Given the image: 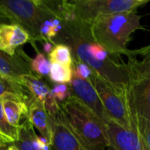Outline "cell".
Masks as SVG:
<instances>
[{
    "instance_id": "6da1fadb",
    "label": "cell",
    "mask_w": 150,
    "mask_h": 150,
    "mask_svg": "<svg viewBox=\"0 0 150 150\" xmlns=\"http://www.w3.org/2000/svg\"><path fill=\"white\" fill-rule=\"evenodd\" d=\"M63 27L54 42L69 46L73 60L87 64L103 78L116 84L128 85L126 63L116 62L112 56L92 38L91 25L76 19L62 20Z\"/></svg>"
},
{
    "instance_id": "7a4b0ae2",
    "label": "cell",
    "mask_w": 150,
    "mask_h": 150,
    "mask_svg": "<svg viewBox=\"0 0 150 150\" xmlns=\"http://www.w3.org/2000/svg\"><path fill=\"white\" fill-rule=\"evenodd\" d=\"M141 18L136 12L100 16L91 24L92 38L111 55H126L129 50L127 45L130 35L136 30L143 29Z\"/></svg>"
},
{
    "instance_id": "3957f363",
    "label": "cell",
    "mask_w": 150,
    "mask_h": 150,
    "mask_svg": "<svg viewBox=\"0 0 150 150\" xmlns=\"http://www.w3.org/2000/svg\"><path fill=\"white\" fill-rule=\"evenodd\" d=\"M59 105L72 129L88 149H106L109 145L107 128L101 119L73 96Z\"/></svg>"
},
{
    "instance_id": "277c9868",
    "label": "cell",
    "mask_w": 150,
    "mask_h": 150,
    "mask_svg": "<svg viewBox=\"0 0 150 150\" xmlns=\"http://www.w3.org/2000/svg\"><path fill=\"white\" fill-rule=\"evenodd\" d=\"M149 0H75L53 2V8L62 20L76 19L91 25L97 18L121 12H135Z\"/></svg>"
},
{
    "instance_id": "5b68a950",
    "label": "cell",
    "mask_w": 150,
    "mask_h": 150,
    "mask_svg": "<svg viewBox=\"0 0 150 150\" xmlns=\"http://www.w3.org/2000/svg\"><path fill=\"white\" fill-rule=\"evenodd\" d=\"M128 94L135 117L150 120V45L128 50Z\"/></svg>"
},
{
    "instance_id": "8992f818",
    "label": "cell",
    "mask_w": 150,
    "mask_h": 150,
    "mask_svg": "<svg viewBox=\"0 0 150 150\" xmlns=\"http://www.w3.org/2000/svg\"><path fill=\"white\" fill-rule=\"evenodd\" d=\"M0 13L19 25L30 36V43L41 42L40 28L48 18H58L48 1L40 0H0Z\"/></svg>"
},
{
    "instance_id": "52a82bcc",
    "label": "cell",
    "mask_w": 150,
    "mask_h": 150,
    "mask_svg": "<svg viewBox=\"0 0 150 150\" xmlns=\"http://www.w3.org/2000/svg\"><path fill=\"white\" fill-rule=\"evenodd\" d=\"M90 80L111 120L124 128L136 132V117L130 104L127 86L112 83L95 71Z\"/></svg>"
},
{
    "instance_id": "ba28073f",
    "label": "cell",
    "mask_w": 150,
    "mask_h": 150,
    "mask_svg": "<svg viewBox=\"0 0 150 150\" xmlns=\"http://www.w3.org/2000/svg\"><path fill=\"white\" fill-rule=\"evenodd\" d=\"M49 117L52 127L49 150H89L72 129L61 107Z\"/></svg>"
},
{
    "instance_id": "9c48e42d",
    "label": "cell",
    "mask_w": 150,
    "mask_h": 150,
    "mask_svg": "<svg viewBox=\"0 0 150 150\" xmlns=\"http://www.w3.org/2000/svg\"><path fill=\"white\" fill-rule=\"evenodd\" d=\"M69 85L71 96L78 98L105 124L111 120L91 80L81 79L73 76Z\"/></svg>"
},
{
    "instance_id": "30bf717a",
    "label": "cell",
    "mask_w": 150,
    "mask_h": 150,
    "mask_svg": "<svg viewBox=\"0 0 150 150\" xmlns=\"http://www.w3.org/2000/svg\"><path fill=\"white\" fill-rule=\"evenodd\" d=\"M30 61L31 58L21 48L17 49L14 55L0 51V74L11 81L18 83L22 76L33 73Z\"/></svg>"
},
{
    "instance_id": "8fae6325",
    "label": "cell",
    "mask_w": 150,
    "mask_h": 150,
    "mask_svg": "<svg viewBox=\"0 0 150 150\" xmlns=\"http://www.w3.org/2000/svg\"><path fill=\"white\" fill-rule=\"evenodd\" d=\"M109 145L105 150H142L136 132L110 120L106 123Z\"/></svg>"
},
{
    "instance_id": "7c38bea8",
    "label": "cell",
    "mask_w": 150,
    "mask_h": 150,
    "mask_svg": "<svg viewBox=\"0 0 150 150\" xmlns=\"http://www.w3.org/2000/svg\"><path fill=\"white\" fill-rule=\"evenodd\" d=\"M30 40L29 34L19 25L13 24L0 25V51L14 55L19 47Z\"/></svg>"
},
{
    "instance_id": "4fadbf2b",
    "label": "cell",
    "mask_w": 150,
    "mask_h": 150,
    "mask_svg": "<svg viewBox=\"0 0 150 150\" xmlns=\"http://www.w3.org/2000/svg\"><path fill=\"white\" fill-rule=\"evenodd\" d=\"M26 105L28 107L27 119L33 127L40 132L41 137L47 140L50 145L52 139L51 120L43 103L36 99L30 98L27 100Z\"/></svg>"
},
{
    "instance_id": "5bb4252c",
    "label": "cell",
    "mask_w": 150,
    "mask_h": 150,
    "mask_svg": "<svg viewBox=\"0 0 150 150\" xmlns=\"http://www.w3.org/2000/svg\"><path fill=\"white\" fill-rule=\"evenodd\" d=\"M3 108L8 122L15 127L20 125L22 119L25 120L28 115V107L26 104L18 96L7 93L1 97Z\"/></svg>"
},
{
    "instance_id": "9a60e30c",
    "label": "cell",
    "mask_w": 150,
    "mask_h": 150,
    "mask_svg": "<svg viewBox=\"0 0 150 150\" xmlns=\"http://www.w3.org/2000/svg\"><path fill=\"white\" fill-rule=\"evenodd\" d=\"M12 145L18 150H43L39 144L34 127L27 118L18 127V140Z\"/></svg>"
},
{
    "instance_id": "2e32d148",
    "label": "cell",
    "mask_w": 150,
    "mask_h": 150,
    "mask_svg": "<svg viewBox=\"0 0 150 150\" xmlns=\"http://www.w3.org/2000/svg\"><path fill=\"white\" fill-rule=\"evenodd\" d=\"M18 140V127H12L7 120L0 98V142L4 145L13 144Z\"/></svg>"
},
{
    "instance_id": "e0dca14e",
    "label": "cell",
    "mask_w": 150,
    "mask_h": 150,
    "mask_svg": "<svg viewBox=\"0 0 150 150\" xmlns=\"http://www.w3.org/2000/svg\"><path fill=\"white\" fill-rule=\"evenodd\" d=\"M51 63H62L71 66L73 62V56L71 49L69 46L62 43H55L52 51L47 54Z\"/></svg>"
},
{
    "instance_id": "ac0fdd59",
    "label": "cell",
    "mask_w": 150,
    "mask_h": 150,
    "mask_svg": "<svg viewBox=\"0 0 150 150\" xmlns=\"http://www.w3.org/2000/svg\"><path fill=\"white\" fill-rule=\"evenodd\" d=\"M36 51H37V54L35 58L31 59L30 61L31 69L33 74L42 78H45L46 80L50 81L49 74H50V69H51V62L44 53L39 52L37 48H36Z\"/></svg>"
},
{
    "instance_id": "d6986e66",
    "label": "cell",
    "mask_w": 150,
    "mask_h": 150,
    "mask_svg": "<svg viewBox=\"0 0 150 150\" xmlns=\"http://www.w3.org/2000/svg\"><path fill=\"white\" fill-rule=\"evenodd\" d=\"M73 76L71 66L62 63H51L49 79L53 83H69Z\"/></svg>"
},
{
    "instance_id": "ffe728a7",
    "label": "cell",
    "mask_w": 150,
    "mask_h": 150,
    "mask_svg": "<svg viewBox=\"0 0 150 150\" xmlns=\"http://www.w3.org/2000/svg\"><path fill=\"white\" fill-rule=\"evenodd\" d=\"M136 133L142 150H150V120L136 116Z\"/></svg>"
},
{
    "instance_id": "44dd1931",
    "label": "cell",
    "mask_w": 150,
    "mask_h": 150,
    "mask_svg": "<svg viewBox=\"0 0 150 150\" xmlns=\"http://www.w3.org/2000/svg\"><path fill=\"white\" fill-rule=\"evenodd\" d=\"M11 93L20 98L25 104L28 99L27 95L21 84L10 79L0 80V98L4 94Z\"/></svg>"
},
{
    "instance_id": "7402d4cb",
    "label": "cell",
    "mask_w": 150,
    "mask_h": 150,
    "mask_svg": "<svg viewBox=\"0 0 150 150\" xmlns=\"http://www.w3.org/2000/svg\"><path fill=\"white\" fill-rule=\"evenodd\" d=\"M51 91L54 98L59 104L66 101L71 97L70 87L69 83H53L51 84Z\"/></svg>"
},
{
    "instance_id": "603a6c76",
    "label": "cell",
    "mask_w": 150,
    "mask_h": 150,
    "mask_svg": "<svg viewBox=\"0 0 150 150\" xmlns=\"http://www.w3.org/2000/svg\"><path fill=\"white\" fill-rule=\"evenodd\" d=\"M71 68L73 76L81 79L90 80L93 74V70L91 69V68H90L87 64L76 60H73Z\"/></svg>"
},
{
    "instance_id": "cb8c5ba5",
    "label": "cell",
    "mask_w": 150,
    "mask_h": 150,
    "mask_svg": "<svg viewBox=\"0 0 150 150\" xmlns=\"http://www.w3.org/2000/svg\"><path fill=\"white\" fill-rule=\"evenodd\" d=\"M54 46V43H51V42H42V47H43L44 52L47 54H48L52 51Z\"/></svg>"
},
{
    "instance_id": "d4e9b609",
    "label": "cell",
    "mask_w": 150,
    "mask_h": 150,
    "mask_svg": "<svg viewBox=\"0 0 150 150\" xmlns=\"http://www.w3.org/2000/svg\"><path fill=\"white\" fill-rule=\"evenodd\" d=\"M3 24H11V21L8 19V18H6L4 15L0 13V25Z\"/></svg>"
},
{
    "instance_id": "484cf974",
    "label": "cell",
    "mask_w": 150,
    "mask_h": 150,
    "mask_svg": "<svg viewBox=\"0 0 150 150\" xmlns=\"http://www.w3.org/2000/svg\"><path fill=\"white\" fill-rule=\"evenodd\" d=\"M5 150H18V149L15 146H13V145H9Z\"/></svg>"
},
{
    "instance_id": "4316f807",
    "label": "cell",
    "mask_w": 150,
    "mask_h": 150,
    "mask_svg": "<svg viewBox=\"0 0 150 150\" xmlns=\"http://www.w3.org/2000/svg\"><path fill=\"white\" fill-rule=\"evenodd\" d=\"M7 147H8V145L2 144V143L0 142V150H5L6 149H7Z\"/></svg>"
},
{
    "instance_id": "83f0119b",
    "label": "cell",
    "mask_w": 150,
    "mask_h": 150,
    "mask_svg": "<svg viewBox=\"0 0 150 150\" xmlns=\"http://www.w3.org/2000/svg\"><path fill=\"white\" fill-rule=\"evenodd\" d=\"M6 79H8V78H6V77H4V76H3L1 74H0V80H6Z\"/></svg>"
},
{
    "instance_id": "f1b7e54d",
    "label": "cell",
    "mask_w": 150,
    "mask_h": 150,
    "mask_svg": "<svg viewBox=\"0 0 150 150\" xmlns=\"http://www.w3.org/2000/svg\"><path fill=\"white\" fill-rule=\"evenodd\" d=\"M2 144H3V143H2Z\"/></svg>"
}]
</instances>
